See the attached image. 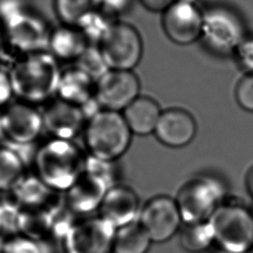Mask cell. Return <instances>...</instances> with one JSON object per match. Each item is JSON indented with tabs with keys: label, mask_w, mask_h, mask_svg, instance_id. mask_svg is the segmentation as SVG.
<instances>
[{
	"label": "cell",
	"mask_w": 253,
	"mask_h": 253,
	"mask_svg": "<svg viewBox=\"0 0 253 253\" xmlns=\"http://www.w3.org/2000/svg\"><path fill=\"white\" fill-rule=\"evenodd\" d=\"M8 71L16 100L38 107L56 97L61 69L49 51L22 56Z\"/></svg>",
	"instance_id": "6da1fadb"
},
{
	"label": "cell",
	"mask_w": 253,
	"mask_h": 253,
	"mask_svg": "<svg viewBox=\"0 0 253 253\" xmlns=\"http://www.w3.org/2000/svg\"><path fill=\"white\" fill-rule=\"evenodd\" d=\"M86 160L72 140L49 137L37 145L33 172L50 189L66 192L84 170Z\"/></svg>",
	"instance_id": "7a4b0ae2"
},
{
	"label": "cell",
	"mask_w": 253,
	"mask_h": 253,
	"mask_svg": "<svg viewBox=\"0 0 253 253\" xmlns=\"http://www.w3.org/2000/svg\"><path fill=\"white\" fill-rule=\"evenodd\" d=\"M131 133L121 112L102 109L88 120L84 139L92 157L114 162L127 150Z\"/></svg>",
	"instance_id": "3957f363"
},
{
	"label": "cell",
	"mask_w": 253,
	"mask_h": 253,
	"mask_svg": "<svg viewBox=\"0 0 253 253\" xmlns=\"http://www.w3.org/2000/svg\"><path fill=\"white\" fill-rule=\"evenodd\" d=\"M208 221L219 252H252L253 213L247 208L236 203H222Z\"/></svg>",
	"instance_id": "277c9868"
},
{
	"label": "cell",
	"mask_w": 253,
	"mask_h": 253,
	"mask_svg": "<svg viewBox=\"0 0 253 253\" xmlns=\"http://www.w3.org/2000/svg\"><path fill=\"white\" fill-rule=\"evenodd\" d=\"M51 30L41 13L34 8L30 9L1 29L0 47L3 58L6 55L12 56V63L22 56L46 51Z\"/></svg>",
	"instance_id": "5b68a950"
},
{
	"label": "cell",
	"mask_w": 253,
	"mask_h": 253,
	"mask_svg": "<svg viewBox=\"0 0 253 253\" xmlns=\"http://www.w3.org/2000/svg\"><path fill=\"white\" fill-rule=\"evenodd\" d=\"M43 130L41 110L38 107L14 100L0 111V139L15 150L36 146Z\"/></svg>",
	"instance_id": "8992f818"
},
{
	"label": "cell",
	"mask_w": 253,
	"mask_h": 253,
	"mask_svg": "<svg viewBox=\"0 0 253 253\" xmlns=\"http://www.w3.org/2000/svg\"><path fill=\"white\" fill-rule=\"evenodd\" d=\"M246 29L240 15L224 5H214L204 10L201 40L213 52H235L246 38Z\"/></svg>",
	"instance_id": "52a82bcc"
},
{
	"label": "cell",
	"mask_w": 253,
	"mask_h": 253,
	"mask_svg": "<svg viewBox=\"0 0 253 253\" xmlns=\"http://www.w3.org/2000/svg\"><path fill=\"white\" fill-rule=\"evenodd\" d=\"M224 188L215 178L199 176L185 183L179 190L176 204L186 224L205 222L221 205Z\"/></svg>",
	"instance_id": "ba28073f"
},
{
	"label": "cell",
	"mask_w": 253,
	"mask_h": 253,
	"mask_svg": "<svg viewBox=\"0 0 253 253\" xmlns=\"http://www.w3.org/2000/svg\"><path fill=\"white\" fill-rule=\"evenodd\" d=\"M110 69L130 70L138 65L143 53L142 39L130 24L116 21L98 45Z\"/></svg>",
	"instance_id": "9c48e42d"
},
{
	"label": "cell",
	"mask_w": 253,
	"mask_h": 253,
	"mask_svg": "<svg viewBox=\"0 0 253 253\" xmlns=\"http://www.w3.org/2000/svg\"><path fill=\"white\" fill-rule=\"evenodd\" d=\"M115 232L99 215L75 220L61 240L65 253H113Z\"/></svg>",
	"instance_id": "30bf717a"
},
{
	"label": "cell",
	"mask_w": 253,
	"mask_h": 253,
	"mask_svg": "<svg viewBox=\"0 0 253 253\" xmlns=\"http://www.w3.org/2000/svg\"><path fill=\"white\" fill-rule=\"evenodd\" d=\"M204 10L198 2L177 0L162 17V28L167 38L176 44L194 43L202 35Z\"/></svg>",
	"instance_id": "8fae6325"
},
{
	"label": "cell",
	"mask_w": 253,
	"mask_h": 253,
	"mask_svg": "<svg viewBox=\"0 0 253 253\" xmlns=\"http://www.w3.org/2000/svg\"><path fill=\"white\" fill-rule=\"evenodd\" d=\"M182 221L176 201L167 196H157L144 205L138 223L151 242L160 243L173 237Z\"/></svg>",
	"instance_id": "7c38bea8"
},
{
	"label": "cell",
	"mask_w": 253,
	"mask_h": 253,
	"mask_svg": "<svg viewBox=\"0 0 253 253\" xmlns=\"http://www.w3.org/2000/svg\"><path fill=\"white\" fill-rule=\"evenodd\" d=\"M139 89L132 71L110 69L96 82L95 96L102 109L122 112L139 96Z\"/></svg>",
	"instance_id": "4fadbf2b"
},
{
	"label": "cell",
	"mask_w": 253,
	"mask_h": 253,
	"mask_svg": "<svg viewBox=\"0 0 253 253\" xmlns=\"http://www.w3.org/2000/svg\"><path fill=\"white\" fill-rule=\"evenodd\" d=\"M112 185L101 175L84 167L81 175L66 191L64 204L73 213L87 214L100 208Z\"/></svg>",
	"instance_id": "5bb4252c"
},
{
	"label": "cell",
	"mask_w": 253,
	"mask_h": 253,
	"mask_svg": "<svg viewBox=\"0 0 253 253\" xmlns=\"http://www.w3.org/2000/svg\"><path fill=\"white\" fill-rule=\"evenodd\" d=\"M43 130L50 137L72 140L81 130L87 120L81 109L57 97L42 106Z\"/></svg>",
	"instance_id": "9a60e30c"
},
{
	"label": "cell",
	"mask_w": 253,
	"mask_h": 253,
	"mask_svg": "<svg viewBox=\"0 0 253 253\" xmlns=\"http://www.w3.org/2000/svg\"><path fill=\"white\" fill-rule=\"evenodd\" d=\"M197 125L193 116L179 108L163 111L154 133L157 139L169 147H183L195 137Z\"/></svg>",
	"instance_id": "2e32d148"
},
{
	"label": "cell",
	"mask_w": 253,
	"mask_h": 253,
	"mask_svg": "<svg viewBox=\"0 0 253 253\" xmlns=\"http://www.w3.org/2000/svg\"><path fill=\"white\" fill-rule=\"evenodd\" d=\"M9 194L21 209H43L53 212L62 206L59 192L47 187L34 172H27Z\"/></svg>",
	"instance_id": "e0dca14e"
},
{
	"label": "cell",
	"mask_w": 253,
	"mask_h": 253,
	"mask_svg": "<svg viewBox=\"0 0 253 253\" xmlns=\"http://www.w3.org/2000/svg\"><path fill=\"white\" fill-rule=\"evenodd\" d=\"M138 210V198L128 187L112 186L100 205V216L116 229L134 221Z\"/></svg>",
	"instance_id": "ac0fdd59"
},
{
	"label": "cell",
	"mask_w": 253,
	"mask_h": 253,
	"mask_svg": "<svg viewBox=\"0 0 253 253\" xmlns=\"http://www.w3.org/2000/svg\"><path fill=\"white\" fill-rule=\"evenodd\" d=\"M96 81L77 66L61 70L56 97L81 108L95 97Z\"/></svg>",
	"instance_id": "d6986e66"
},
{
	"label": "cell",
	"mask_w": 253,
	"mask_h": 253,
	"mask_svg": "<svg viewBox=\"0 0 253 253\" xmlns=\"http://www.w3.org/2000/svg\"><path fill=\"white\" fill-rule=\"evenodd\" d=\"M88 45V42L76 26L61 24L52 28L47 50L57 60L75 62Z\"/></svg>",
	"instance_id": "ffe728a7"
},
{
	"label": "cell",
	"mask_w": 253,
	"mask_h": 253,
	"mask_svg": "<svg viewBox=\"0 0 253 253\" xmlns=\"http://www.w3.org/2000/svg\"><path fill=\"white\" fill-rule=\"evenodd\" d=\"M161 113L153 99L138 96L124 110L123 116L131 132L145 135L154 132Z\"/></svg>",
	"instance_id": "44dd1931"
},
{
	"label": "cell",
	"mask_w": 253,
	"mask_h": 253,
	"mask_svg": "<svg viewBox=\"0 0 253 253\" xmlns=\"http://www.w3.org/2000/svg\"><path fill=\"white\" fill-rule=\"evenodd\" d=\"M52 213L43 209H21L19 233L37 241L51 236Z\"/></svg>",
	"instance_id": "7402d4cb"
},
{
	"label": "cell",
	"mask_w": 253,
	"mask_h": 253,
	"mask_svg": "<svg viewBox=\"0 0 253 253\" xmlns=\"http://www.w3.org/2000/svg\"><path fill=\"white\" fill-rule=\"evenodd\" d=\"M151 240L138 222H130L116 229L113 253H146Z\"/></svg>",
	"instance_id": "603a6c76"
},
{
	"label": "cell",
	"mask_w": 253,
	"mask_h": 253,
	"mask_svg": "<svg viewBox=\"0 0 253 253\" xmlns=\"http://www.w3.org/2000/svg\"><path fill=\"white\" fill-rule=\"evenodd\" d=\"M27 164L13 148L0 146V193H11L27 171Z\"/></svg>",
	"instance_id": "cb8c5ba5"
},
{
	"label": "cell",
	"mask_w": 253,
	"mask_h": 253,
	"mask_svg": "<svg viewBox=\"0 0 253 253\" xmlns=\"http://www.w3.org/2000/svg\"><path fill=\"white\" fill-rule=\"evenodd\" d=\"M115 22L114 18L97 8L84 15L76 24V27L89 44L99 45Z\"/></svg>",
	"instance_id": "d4e9b609"
},
{
	"label": "cell",
	"mask_w": 253,
	"mask_h": 253,
	"mask_svg": "<svg viewBox=\"0 0 253 253\" xmlns=\"http://www.w3.org/2000/svg\"><path fill=\"white\" fill-rule=\"evenodd\" d=\"M183 249L190 253L207 250L213 243V235L209 221L186 224L180 234Z\"/></svg>",
	"instance_id": "484cf974"
},
{
	"label": "cell",
	"mask_w": 253,
	"mask_h": 253,
	"mask_svg": "<svg viewBox=\"0 0 253 253\" xmlns=\"http://www.w3.org/2000/svg\"><path fill=\"white\" fill-rule=\"evenodd\" d=\"M100 0H53L54 12L61 24L76 26L79 20L99 8Z\"/></svg>",
	"instance_id": "4316f807"
},
{
	"label": "cell",
	"mask_w": 253,
	"mask_h": 253,
	"mask_svg": "<svg viewBox=\"0 0 253 253\" xmlns=\"http://www.w3.org/2000/svg\"><path fill=\"white\" fill-rule=\"evenodd\" d=\"M74 65L88 74L96 82L110 70L99 46L92 44L87 46L80 57L74 62Z\"/></svg>",
	"instance_id": "83f0119b"
},
{
	"label": "cell",
	"mask_w": 253,
	"mask_h": 253,
	"mask_svg": "<svg viewBox=\"0 0 253 253\" xmlns=\"http://www.w3.org/2000/svg\"><path fill=\"white\" fill-rule=\"evenodd\" d=\"M0 253H42V248L39 241L18 233L4 242Z\"/></svg>",
	"instance_id": "f1b7e54d"
},
{
	"label": "cell",
	"mask_w": 253,
	"mask_h": 253,
	"mask_svg": "<svg viewBox=\"0 0 253 253\" xmlns=\"http://www.w3.org/2000/svg\"><path fill=\"white\" fill-rule=\"evenodd\" d=\"M32 8L29 0H0V31Z\"/></svg>",
	"instance_id": "f546056e"
},
{
	"label": "cell",
	"mask_w": 253,
	"mask_h": 253,
	"mask_svg": "<svg viewBox=\"0 0 253 253\" xmlns=\"http://www.w3.org/2000/svg\"><path fill=\"white\" fill-rule=\"evenodd\" d=\"M235 99L245 111L253 113V73H246L235 87Z\"/></svg>",
	"instance_id": "4dcf8cb0"
},
{
	"label": "cell",
	"mask_w": 253,
	"mask_h": 253,
	"mask_svg": "<svg viewBox=\"0 0 253 253\" xmlns=\"http://www.w3.org/2000/svg\"><path fill=\"white\" fill-rule=\"evenodd\" d=\"M234 53L246 73H253V37H246Z\"/></svg>",
	"instance_id": "1f68e13d"
},
{
	"label": "cell",
	"mask_w": 253,
	"mask_h": 253,
	"mask_svg": "<svg viewBox=\"0 0 253 253\" xmlns=\"http://www.w3.org/2000/svg\"><path fill=\"white\" fill-rule=\"evenodd\" d=\"M14 92L8 69L0 67V111L13 102Z\"/></svg>",
	"instance_id": "d6a6232c"
},
{
	"label": "cell",
	"mask_w": 253,
	"mask_h": 253,
	"mask_svg": "<svg viewBox=\"0 0 253 253\" xmlns=\"http://www.w3.org/2000/svg\"><path fill=\"white\" fill-rule=\"evenodd\" d=\"M131 3L132 0H100L99 9L115 19V17L126 13Z\"/></svg>",
	"instance_id": "836d02e7"
},
{
	"label": "cell",
	"mask_w": 253,
	"mask_h": 253,
	"mask_svg": "<svg viewBox=\"0 0 253 253\" xmlns=\"http://www.w3.org/2000/svg\"><path fill=\"white\" fill-rule=\"evenodd\" d=\"M177 0H139L141 5L151 12H165Z\"/></svg>",
	"instance_id": "e575fe53"
},
{
	"label": "cell",
	"mask_w": 253,
	"mask_h": 253,
	"mask_svg": "<svg viewBox=\"0 0 253 253\" xmlns=\"http://www.w3.org/2000/svg\"><path fill=\"white\" fill-rule=\"evenodd\" d=\"M247 187H248L249 193L253 197V169L251 170V172L249 173V175L247 177Z\"/></svg>",
	"instance_id": "d590c367"
},
{
	"label": "cell",
	"mask_w": 253,
	"mask_h": 253,
	"mask_svg": "<svg viewBox=\"0 0 253 253\" xmlns=\"http://www.w3.org/2000/svg\"><path fill=\"white\" fill-rule=\"evenodd\" d=\"M2 60H3V54H2V49H1V47H0V67H1V62H2Z\"/></svg>",
	"instance_id": "8d00e7d4"
},
{
	"label": "cell",
	"mask_w": 253,
	"mask_h": 253,
	"mask_svg": "<svg viewBox=\"0 0 253 253\" xmlns=\"http://www.w3.org/2000/svg\"><path fill=\"white\" fill-rule=\"evenodd\" d=\"M219 253H223V252H219Z\"/></svg>",
	"instance_id": "74e56055"
}]
</instances>
